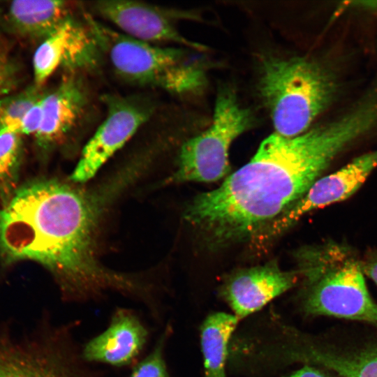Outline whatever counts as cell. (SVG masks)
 <instances>
[{
  "mask_svg": "<svg viewBox=\"0 0 377 377\" xmlns=\"http://www.w3.org/2000/svg\"><path fill=\"white\" fill-rule=\"evenodd\" d=\"M376 125L377 110L362 102L300 135L275 133L221 186L195 196L184 218L214 248L253 237L300 199L339 154Z\"/></svg>",
  "mask_w": 377,
  "mask_h": 377,
  "instance_id": "1",
  "label": "cell"
},
{
  "mask_svg": "<svg viewBox=\"0 0 377 377\" xmlns=\"http://www.w3.org/2000/svg\"><path fill=\"white\" fill-rule=\"evenodd\" d=\"M96 216L82 191L54 179L30 182L0 210V250L10 261L29 259L48 269L70 301L110 290L141 297L143 283L110 271L95 254Z\"/></svg>",
  "mask_w": 377,
  "mask_h": 377,
  "instance_id": "2",
  "label": "cell"
},
{
  "mask_svg": "<svg viewBox=\"0 0 377 377\" xmlns=\"http://www.w3.org/2000/svg\"><path fill=\"white\" fill-rule=\"evenodd\" d=\"M306 285L304 312L366 323L377 327V303L367 288L361 260L333 242L302 251Z\"/></svg>",
  "mask_w": 377,
  "mask_h": 377,
  "instance_id": "3",
  "label": "cell"
},
{
  "mask_svg": "<svg viewBox=\"0 0 377 377\" xmlns=\"http://www.w3.org/2000/svg\"><path fill=\"white\" fill-rule=\"evenodd\" d=\"M259 86L276 133L284 137L306 131L337 92L332 74L302 57L266 58L260 68Z\"/></svg>",
  "mask_w": 377,
  "mask_h": 377,
  "instance_id": "4",
  "label": "cell"
},
{
  "mask_svg": "<svg viewBox=\"0 0 377 377\" xmlns=\"http://www.w3.org/2000/svg\"><path fill=\"white\" fill-rule=\"evenodd\" d=\"M83 18L103 55L124 81L176 94L197 91L204 84V71L198 64L187 61L182 50L133 38L101 23L87 12Z\"/></svg>",
  "mask_w": 377,
  "mask_h": 377,
  "instance_id": "5",
  "label": "cell"
},
{
  "mask_svg": "<svg viewBox=\"0 0 377 377\" xmlns=\"http://www.w3.org/2000/svg\"><path fill=\"white\" fill-rule=\"evenodd\" d=\"M253 123L252 112L242 105L235 92L228 87L220 89L210 126L182 145L170 181L213 182L224 177L230 171V145Z\"/></svg>",
  "mask_w": 377,
  "mask_h": 377,
  "instance_id": "6",
  "label": "cell"
},
{
  "mask_svg": "<svg viewBox=\"0 0 377 377\" xmlns=\"http://www.w3.org/2000/svg\"><path fill=\"white\" fill-rule=\"evenodd\" d=\"M106 116L84 147L71 175L75 182L91 179L151 117L154 105L138 96L106 95Z\"/></svg>",
  "mask_w": 377,
  "mask_h": 377,
  "instance_id": "7",
  "label": "cell"
},
{
  "mask_svg": "<svg viewBox=\"0 0 377 377\" xmlns=\"http://www.w3.org/2000/svg\"><path fill=\"white\" fill-rule=\"evenodd\" d=\"M103 54L84 20L73 16L42 40L33 57L35 86L41 87L61 68L67 73H81L98 67Z\"/></svg>",
  "mask_w": 377,
  "mask_h": 377,
  "instance_id": "8",
  "label": "cell"
},
{
  "mask_svg": "<svg viewBox=\"0 0 377 377\" xmlns=\"http://www.w3.org/2000/svg\"><path fill=\"white\" fill-rule=\"evenodd\" d=\"M376 168L377 149L362 154L337 171L318 178L260 235L267 238L276 237L307 213L348 198L360 188Z\"/></svg>",
  "mask_w": 377,
  "mask_h": 377,
  "instance_id": "9",
  "label": "cell"
},
{
  "mask_svg": "<svg viewBox=\"0 0 377 377\" xmlns=\"http://www.w3.org/2000/svg\"><path fill=\"white\" fill-rule=\"evenodd\" d=\"M70 325L50 343L29 352L0 350V377H98L88 367Z\"/></svg>",
  "mask_w": 377,
  "mask_h": 377,
  "instance_id": "10",
  "label": "cell"
},
{
  "mask_svg": "<svg viewBox=\"0 0 377 377\" xmlns=\"http://www.w3.org/2000/svg\"><path fill=\"white\" fill-rule=\"evenodd\" d=\"M90 6L94 13L133 38L152 44L172 43L204 48L178 31L174 22L175 19L182 17L178 11L131 0L96 1Z\"/></svg>",
  "mask_w": 377,
  "mask_h": 377,
  "instance_id": "11",
  "label": "cell"
},
{
  "mask_svg": "<svg viewBox=\"0 0 377 377\" xmlns=\"http://www.w3.org/2000/svg\"><path fill=\"white\" fill-rule=\"evenodd\" d=\"M296 271L267 263L237 272L223 284L221 295L239 320L260 310L298 281Z\"/></svg>",
  "mask_w": 377,
  "mask_h": 377,
  "instance_id": "12",
  "label": "cell"
},
{
  "mask_svg": "<svg viewBox=\"0 0 377 377\" xmlns=\"http://www.w3.org/2000/svg\"><path fill=\"white\" fill-rule=\"evenodd\" d=\"M89 103L81 73H67L58 86L42 101V121L35 135L43 148L63 142L78 126Z\"/></svg>",
  "mask_w": 377,
  "mask_h": 377,
  "instance_id": "13",
  "label": "cell"
},
{
  "mask_svg": "<svg viewBox=\"0 0 377 377\" xmlns=\"http://www.w3.org/2000/svg\"><path fill=\"white\" fill-rule=\"evenodd\" d=\"M148 336L147 327L135 313L118 308L108 327L82 348V356L88 363L126 366L139 355Z\"/></svg>",
  "mask_w": 377,
  "mask_h": 377,
  "instance_id": "14",
  "label": "cell"
},
{
  "mask_svg": "<svg viewBox=\"0 0 377 377\" xmlns=\"http://www.w3.org/2000/svg\"><path fill=\"white\" fill-rule=\"evenodd\" d=\"M70 2L54 0H17L7 6L6 19L20 36L44 40L72 17Z\"/></svg>",
  "mask_w": 377,
  "mask_h": 377,
  "instance_id": "15",
  "label": "cell"
},
{
  "mask_svg": "<svg viewBox=\"0 0 377 377\" xmlns=\"http://www.w3.org/2000/svg\"><path fill=\"white\" fill-rule=\"evenodd\" d=\"M296 357L341 377H377V346L353 349L309 346Z\"/></svg>",
  "mask_w": 377,
  "mask_h": 377,
  "instance_id": "16",
  "label": "cell"
},
{
  "mask_svg": "<svg viewBox=\"0 0 377 377\" xmlns=\"http://www.w3.org/2000/svg\"><path fill=\"white\" fill-rule=\"evenodd\" d=\"M239 320L232 313L209 314L200 327L204 377H227L226 363L232 336Z\"/></svg>",
  "mask_w": 377,
  "mask_h": 377,
  "instance_id": "17",
  "label": "cell"
},
{
  "mask_svg": "<svg viewBox=\"0 0 377 377\" xmlns=\"http://www.w3.org/2000/svg\"><path fill=\"white\" fill-rule=\"evenodd\" d=\"M20 148V133L0 130V194L4 204L17 190Z\"/></svg>",
  "mask_w": 377,
  "mask_h": 377,
  "instance_id": "18",
  "label": "cell"
},
{
  "mask_svg": "<svg viewBox=\"0 0 377 377\" xmlns=\"http://www.w3.org/2000/svg\"><path fill=\"white\" fill-rule=\"evenodd\" d=\"M36 87L0 105V130L20 133L22 121L26 113L45 94Z\"/></svg>",
  "mask_w": 377,
  "mask_h": 377,
  "instance_id": "19",
  "label": "cell"
},
{
  "mask_svg": "<svg viewBox=\"0 0 377 377\" xmlns=\"http://www.w3.org/2000/svg\"><path fill=\"white\" fill-rule=\"evenodd\" d=\"M170 328H166L152 350L133 369L128 377H168L164 356Z\"/></svg>",
  "mask_w": 377,
  "mask_h": 377,
  "instance_id": "20",
  "label": "cell"
},
{
  "mask_svg": "<svg viewBox=\"0 0 377 377\" xmlns=\"http://www.w3.org/2000/svg\"><path fill=\"white\" fill-rule=\"evenodd\" d=\"M43 96L29 109L24 117L20 128L21 134L34 135L35 136L38 133L42 121V101Z\"/></svg>",
  "mask_w": 377,
  "mask_h": 377,
  "instance_id": "21",
  "label": "cell"
},
{
  "mask_svg": "<svg viewBox=\"0 0 377 377\" xmlns=\"http://www.w3.org/2000/svg\"><path fill=\"white\" fill-rule=\"evenodd\" d=\"M361 263L364 274L377 286V249L367 253Z\"/></svg>",
  "mask_w": 377,
  "mask_h": 377,
  "instance_id": "22",
  "label": "cell"
},
{
  "mask_svg": "<svg viewBox=\"0 0 377 377\" xmlns=\"http://www.w3.org/2000/svg\"><path fill=\"white\" fill-rule=\"evenodd\" d=\"M283 377H330L326 373L312 365H305L301 369Z\"/></svg>",
  "mask_w": 377,
  "mask_h": 377,
  "instance_id": "23",
  "label": "cell"
},
{
  "mask_svg": "<svg viewBox=\"0 0 377 377\" xmlns=\"http://www.w3.org/2000/svg\"><path fill=\"white\" fill-rule=\"evenodd\" d=\"M5 73L6 71L3 68V66L0 65V100L2 95L5 93L7 87V77Z\"/></svg>",
  "mask_w": 377,
  "mask_h": 377,
  "instance_id": "24",
  "label": "cell"
}]
</instances>
